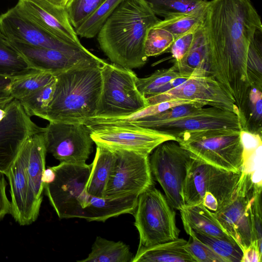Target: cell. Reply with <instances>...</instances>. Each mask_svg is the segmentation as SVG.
<instances>
[{"label": "cell", "mask_w": 262, "mask_h": 262, "mask_svg": "<svg viewBox=\"0 0 262 262\" xmlns=\"http://www.w3.org/2000/svg\"><path fill=\"white\" fill-rule=\"evenodd\" d=\"M210 75L229 94L240 114L246 107L251 85L247 72L250 43L262 29L250 0L208 1L203 21Z\"/></svg>", "instance_id": "6da1fadb"}, {"label": "cell", "mask_w": 262, "mask_h": 262, "mask_svg": "<svg viewBox=\"0 0 262 262\" xmlns=\"http://www.w3.org/2000/svg\"><path fill=\"white\" fill-rule=\"evenodd\" d=\"M91 168L92 164L60 163L46 168L42 177L45 193L59 218L104 222L121 214H133L137 196L110 199L86 193Z\"/></svg>", "instance_id": "7a4b0ae2"}, {"label": "cell", "mask_w": 262, "mask_h": 262, "mask_svg": "<svg viewBox=\"0 0 262 262\" xmlns=\"http://www.w3.org/2000/svg\"><path fill=\"white\" fill-rule=\"evenodd\" d=\"M160 20L144 0H122L98 33L99 46L112 63L131 70L141 68L148 58L147 32Z\"/></svg>", "instance_id": "3957f363"}, {"label": "cell", "mask_w": 262, "mask_h": 262, "mask_svg": "<svg viewBox=\"0 0 262 262\" xmlns=\"http://www.w3.org/2000/svg\"><path fill=\"white\" fill-rule=\"evenodd\" d=\"M102 66L75 67L55 74V89L45 119L85 124L95 117L102 89Z\"/></svg>", "instance_id": "277c9868"}, {"label": "cell", "mask_w": 262, "mask_h": 262, "mask_svg": "<svg viewBox=\"0 0 262 262\" xmlns=\"http://www.w3.org/2000/svg\"><path fill=\"white\" fill-rule=\"evenodd\" d=\"M242 173L214 166L193 155L183 190L185 205L202 204L217 213L231 200Z\"/></svg>", "instance_id": "5b68a950"}, {"label": "cell", "mask_w": 262, "mask_h": 262, "mask_svg": "<svg viewBox=\"0 0 262 262\" xmlns=\"http://www.w3.org/2000/svg\"><path fill=\"white\" fill-rule=\"evenodd\" d=\"M241 131L223 128L185 133L176 141L209 164L228 171H242L244 148Z\"/></svg>", "instance_id": "8992f818"}, {"label": "cell", "mask_w": 262, "mask_h": 262, "mask_svg": "<svg viewBox=\"0 0 262 262\" xmlns=\"http://www.w3.org/2000/svg\"><path fill=\"white\" fill-rule=\"evenodd\" d=\"M133 215L139 233L138 248L179 238L180 230L176 225V212L166 196L154 186L138 195Z\"/></svg>", "instance_id": "52a82bcc"}, {"label": "cell", "mask_w": 262, "mask_h": 262, "mask_svg": "<svg viewBox=\"0 0 262 262\" xmlns=\"http://www.w3.org/2000/svg\"><path fill=\"white\" fill-rule=\"evenodd\" d=\"M102 89L97 117L129 115L148 105L136 86L137 76L131 70L105 62L101 67Z\"/></svg>", "instance_id": "ba28073f"}, {"label": "cell", "mask_w": 262, "mask_h": 262, "mask_svg": "<svg viewBox=\"0 0 262 262\" xmlns=\"http://www.w3.org/2000/svg\"><path fill=\"white\" fill-rule=\"evenodd\" d=\"M151 154L149 159L152 174L170 206L180 210L185 205L183 190L193 155L175 140L163 142Z\"/></svg>", "instance_id": "9c48e42d"}, {"label": "cell", "mask_w": 262, "mask_h": 262, "mask_svg": "<svg viewBox=\"0 0 262 262\" xmlns=\"http://www.w3.org/2000/svg\"><path fill=\"white\" fill-rule=\"evenodd\" d=\"M113 150L116 158L104 191V198L138 196L154 186L149 155L126 150Z\"/></svg>", "instance_id": "30bf717a"}, {"label": "cell", "mask_w": 262, "mask_h": 262, "mask_svg": "<svg viewBox=\"0 0 262 262\" xmlns=\"http://www.w3.org/2000/svg\"><path fill=\"white\" fill-rule=\"evenodd\" d=\"M250 173L242 171L230 201L214 215L225 232L243 250L255 241L251 220V204L258 188Z\"/></svg>", "instance_id": "8fae6325"}, {"label": "cell", "mask_w": 262, "mask_h": 262, "mask_svg": "<svg viewBox=\"0 0 262 262\" xmlns=\"http://www.w3.org/2000/svg\"><path fill=\"white\" fill-rule=\"evenodd\" d=\"M96 145L149 155L159 145L174 137L159 130L128 124H107L88 126Z\"/></svg>", "instance_id": "7c38bea8"}, {"label": "cell", "mask_w": 262, "mask_h": 262, "mask_svg": "<svg viewBox=\"0 0 262 262\" xmlns=\"http://www.w3.org/2000/svg\"><path fill=\"white\" fill-rule=\"evenodd\" d=\"M43 134L47 152L60 163H86L94 143L86 125L49 122L43 128Z\"/></svg>", "instance_id": "4fadbf2b"}, {"label": "cell", "mask_w": 262, "mask_h": 262, "mask_svg": "<svg viewBox=\"0 0 262 262\" xmlns=\"http://www.w3.org/2000/svg\"><path fill=\"white\" fill-rule=\"evenodd\" d=\"M146 99L148 105L169 101L187 100L232 112L239 116L238 108L231 97L210 75L192 74L178 86Z\"/></svg>", "instance_id": "5bb4252c"}, {"label": "cell", "mask_w": 262, "mask_h": 262, "mask_svg": "<svg viewBox=\"0 0 262 262\" xmlns=\"http://www.w3.org/2000/svg\"><path fill=\"white\" fill-rule=\"evenodd\" d=\"M8 40L32 68L54 75L75 67L102 65L105 62L86 48L61 51L35 47L13 39Z\"/></svg>", "instance_id": "9a60e30c"}, {"label": "cell", "mask_w": 262, "mask_h": 262, "mask_svg": "<svg viewBox=\"0 0 262 262\" xmlns=\"http://www.w3.org/2000/svg\"><path fill=\"white\" fill-rule=\"evenodd\" d=\"M41 128L31 120L18 100L11 101L0 121L1 172L6 174L26 140Z\"/></svg>", "instance_id": "2e32d148"}, {"label": "cell", "mask_w": 262, "mask_h": 262, "mask_svg": "<svg viewBox=\"0 0 262 262\" xmlns=\"http://www.w3.org/2000/svg\"><path fill=\"white\" fill-rule=\"evenodd\" d=\"M0 32L8 39L31 46L61 51L83 50L62 41L31 20L16 6L0 15Z\"/></svg>", "instance_id": "e0dca14e"}, {"label": "cell", "mask_w": 262, "mask_h": 262, "mask_svg": "<svg viewBox=\"0 0 262 262\" xmlns=\"http://www.w3.org/2000/svg\"><path fill=\"white\" fill-rule=\"evenodd\" d=\"M223 128L242 130L238 116L232 112L211 106L202 107L178 119L157 123L152 128L175 139L185 133Z\"/></svg>", "instance_id": "ac0fdd59"}, {"label": "cell", "mask_w": 262, "mask_h": 262, "mask_svg": "<svg viewBox=\"0 0 262 262\" xmlns=\"http://www.w3.org/2000/svg\"><path fill=\"white\" fill-rule=\"evenodd\" d=\"M33 22L57 38L82 46L64 7L47 0H18L15 5Z\"/></svg>", "instance_id": "d6986e66"}, {"label": "cell", "mask_w": 262, "mask_h": 262, "mask_svg": "<svg viewBox=\"0 0 262 262\" xmlns=\"http://www.w3.org/2000/svg\"><path fill=\"white\" fill-rule=\"evenodd\" d=\"M5 176L10 187V214L19 225H30L37 219L40 206L37 204L28 181L21 147Z\"/></svg>", "instance_id": "ffe728a7"}, {"label": "cell", "mask_w": 262, "mask_h": 262, "mask_svg": "<svg viewBox=\"0 0 262 262\" xmlns=\"http://www.w3.org/2000/svg\"><path fill=\"white\" fill-rule=\"evenodd\" d=\"M28 181L37 204L41 206L44 187L42 177L46 169L47 150L43 128L30 135L21 146Z\"/></svg>", "instance_id": "44dd1931"}, {"label": "cell", "mask_w": 262, "mask_h": 262, "mask_svg": "<svg viewBox=\"0 0 262 262\" xmlns=\"http://www.w3.org/2000/svg\"><path fill=\"white\" fill-rule=\"evenodd\" d=\"M183 238L138 248L132 262H196Z\"/></svg>", "instance_id": "7402d4cb"}, {"label": "cell", "mask_w": 262, "mask_h": 262, "mask_svg": "<svg viewBox=\"0 0 262 262\" xmlns=\"http://www.w3.org/2000/svg\"><path fill=\"white\" fill-rule=\"evenodd\" d=\"M114 150L97 145L96 152L92 164L91 172L85 185V192L89 195L104 198V191L115 162Z\"/></svg>", "instance_id": "603a6c76"}, {"label": "cell", "mask_w": 262, "mask_h": 262, "mask_svg": "<svg viewBox=\"0 0 262 262\" xmlns=\"http://www.w3.org/2000/svg\"><path fill=\"white\" fill-rule=\"evenodd\" d=\"M179 211L185 231L191 229L211 236L233 239L225 232L214 214L202 204L184 205Z\"/></svg>", "instance_id": "cb8c5ba5"}, {"label": "cell", "mask_w": 262, "mask_h": 262, "mask_svg": "<svg viewBox=\"0 0 262 262\" xmlns=\"http://www.w3.org/2000/svg\"><path fill=\"white\" fill-rule=\"evenodd\" d=\"M206 56V39L202 23L196 29L192 43L187 52L173 64L182 75L188 78L192 74L209 75Z\"/></svg>", "instance_id": "d4e9b609"}, {"label": "cell", "mask_w": 262, "mask_h": 262, "mask_svg": "<svg viewBox=\"0 0 262 262\" xmlns=\"http://www.w3.org/2000/svg\"><path fill=\"white\" fill-rule=\"evenodd\" d=\"M187 79L179 73L173 64L169 68L157 70L147 77H137L136 86L139 92L147 98L177 87Z\"/></svg>", "instance_id": "484cf974"}, {"label": "cell", "mask_w": 262, "mask_h": 262, "mask_svg": "<svg viewBox=\"0 0 262 262\" xmlns=\"http://www.w3.org/2000/svg\"><path fill=\"white\" fill-rule=\"evenodd\" d=\"M0 32V76L15 79L38 72Z\"/></svg>", "instance_id": "4316f807"}, {"label": "cell", "mask_w": 262, "mask_h": 262, "mask_svg": "<svg viewBox=\"0 0 262 262\" xmlns=\"http://www.w3.org/2000/svg\"><path fill=\"white\" fill-rule=\"evenodd\" d=\"M129 247L121 241L115 242L96 237L88 257L78 262H132Z\"/></svg>", "instance_id": "83f0119b"}, {"label": "cell", "mask_w": 262, "mask_h": 262, "mask_svg": "<svg viewBox=\"0 0 262 262\" xmlns=\"http://www.w3.org/2000/svg\"><path fill=\"white\" fill-rule=\"evenodd\" d=\"M241 136L244 148V163L242 171L251 173L253 182L262 185V136L242 130Z\"/></svg>", "instance_id": "f1b7e54d"}, {"label": "cell", "mask_w": 262, "mask_h": 262, "mask_svg": "<svg viewBox=\"0 0 262 262\" xmlns=\"http://www.w3.org/2000/svg\"><path fill=\"white\" fill-rule=\"evenodd\" d=\"M156 15L167 19L189 14L205 6L206 0H144Z\"/></svg>", "instance_id": "f546056e"}, {"label": "cell", "mask_w": 262, "mask_h": 262, "mask_svg": "<svg viewBox=\"0 0 262 262\" xmlns=\"http://www.w3.org/2000/svg\"><path fill=\"white\" fill-rule=\"evenodd\" d=\"M186 232L193 234L227 262H241L243 250L234 240L211 236L191 229Z\"/></svg>", "instance_id": "4dcf8cb0"}, {"label": "cell", "mask_w": 262, "mask_h": 262, "mask_svg": "<svg viewBox=\"0 0 262 262\" xmlns=\"http://www.w3.org/2000/svg\"><path fill=\"white\" fill-rule=\"evenodd\" d=\"M241 126L242 130L262 136V87L251 85Z\"/></svg>", "instance_id": "1f68e13d"}, {"label": "cell", "mask_w": 262, "mask_h": 262, "mask_svg": "<svg viewBox=\"0 0 262 262\" xmlns=\"http://www.w3.org/2000/svg\"><path fill=\"white\" fill-rule=\"evenodd\" d=\"M207 3L203 7L189 14L160 20L154 26L169 32L175 39L196 28L203 23Z\"/></svg>", "instance_id": "d6a6232c"}, {"label": "cell", "mask_w": 262, "mask_h": 262, "mask_svg": "<svg viewBox=\"0 0 262 262\" xmlns=\"http://www.w3.org/2000/svg\"><path fill=\"white\" fill-rule=\"evenodd\" d=\"M55 85L56 76L48 84L18 100L29 116H36L46 119L49 105L53 97Z\"/></svg>", "instance_id": "836d02e7"}, {"label": "cell", "mask_w": 262, "mask_h": 262, "mask_svg": "<svg viewBox=\"0 0 262 262\" xmlns=\"http://www.w3.org/2000/svg\"><path fill=\"white\" fill-rule=\"evenodd\" d=\"M55 78L50 73L38 71L17 78L13 79L9 92L11 96L18 100L33 93Z\"/></svg>", "instance_id": "e575fe53"}, {"label": "cell", "mask_w": 262, "mask_h": 262, "mask_svg": "<svg viewBox=\"0 0 262 262\" xmlns=\"http://www.w3.org/2000/svg\"><path fill=\"white\" fill-rule=\"evenodd\" d=\"M122 1H105L78 28L75 29L77 36L86 38L95 37Z\"/></svg>", "instance_id": "d590c367"}, {"label": "cell", "mask_w": 262, "mask_h": 262, "mask_svg": "<svg viewBox=\"0 0 262 262\" xmlns=\"http://www.w3.org/2000/svg\"><path fill=\"white\" fill-rule=\"evenodd\" d=\"M247 66L251 85L262 87V29L255 32L250 43Z\"/></svg>", "instance_id": "8d00e7d4"}, {"label": "cell", "mask_w": 262, "mask_h": 262, "mask_svg": "<svg viewBox=\"0 0 262 262\" xmlns=\"http://www.w3.org/2000/svg\"><path fill=\"white\" fill-rule=\"evenodd\" d=\"M174 40L173 35L169 32L153 26L146 34L144 42L145 54L148 57L165 53Z\"/></svg>", "instance_id": "74e56055"}, {"label": "cell", "mask_w": 262, "mask_h": 262, "mask_svg": "<svg viewBox=\"0 0 262 262\" xmlns=\"http://www.w3.org/2000/svg\"><path fill=\"white\" fill-rule=\"evenodd\" d=\"M105 1L106 0H68L64 8L74 30Z\"/></svg>", "instance_id": "f35d334b"}, {"label": "cell", "mask_w": 262, "mask_h": 262, "mask_svg": "<svg viewBox=\"0 0 262 262\" xmlns=\"http://www.w3.org/2000/svg\"><path fill=\"white\" fill-rule=\"evenodd\" d=\"M186 247L196 262H227L191 233Z\"/></svg>", "instance_id": "ab89813d"}, {"label": "cell", "mask_w": 262, "mask_h": 262, "mask_svg": "<svg viewBox=\"0 0 262 262\" xmlns=\"http://www.w3.org/2000/svg\"><path fill=\"white\" fill-rule=\"evenodd\" d=\"M261 190L262 187L257 190L251 204V220L255 242L260 249L262 242Z\"/></svg>", "instance_id": "60d3db41"}, {"label": "cell", "mask_w": 262, "mask_h": 262, "mask_svg": "<svg viewBox=\"0 0 262 262\" xmlns=\"http://www.w3.org/2000/svg\"><path fill=\"white\" fill-rule=\"evenodd\" d=\"M198 27L176 38L166 51L165 53L171 54L173 62L180 60L187 52L192 43L195 32Z\"/></svg>", "instance_id": "b9f144b4"}, {"label": "cell", "mask_w": 262, "mask_h": 262, "mask_svg": "<svg viewBox=\"0 0 262 262\" xmlns=\"http://www.w3.org/2000/svg\"><path fill=\"white\" fill-rule=\"evenodd\" d=\"M5 174L0 171V221L6 214L11 212V202L7 198L6 189L7 182L5 178Z\"/></svg>", "instance_id": "7bdbcfd3"}, {"label": "cell", "mask_w": 262, "mask_h": 262, "mask_svg": "<svg viewBox=\"0 0 262 262\" xmlns=\"http://www.w3.org/2000/svg\"><path fill=\"white\" fill-rule=\"evenodd\" d=\"M262 250L257 243L254 241L243 250L241 262H261Z\"/></svg>", "instance_id": "ee69618b"}, {"label": "cell", "mask_w": 262, "mask_h": 262, "mask_svg": "<svg viewBox=\"0 0 262 262\" xmlns=\"http://www.w3.org/2000/svg\"><path fill=\"white\" fill-rule=\"evenodd\" d=\"M12 79L0 76V98L11 96L9 88Z\"/></svg>", "instance_id": "f6af8a7d"}, {"label": "cell", "mask_w": 262, "mask_h": 262, "mask_svg": "<svg viewBox=\"0 0 262 262\" xmlns=\"http://www.w3.org/2000/svg\"><path fill=\"white\" fill-rule=\"evenodd\" d=\"M53 4L59 7H64L68 0H47Z\"/></svg>", "instance_id": "bcb514c9"}, {"label": "cell", "mask_w": 262, "mask_h": 262, "mask_svg": "<svg viewBox=\"0 0 262 262\" xmlns=\"http://www.w3.org/2000/svg\"><path fill=\"white\" fill-rule=\"evenodd\" d=\"M13 97L11 96L0 98V104L9 101Z\"/></svg>", "instance_id": "7dc6e473"}]
</instances>
